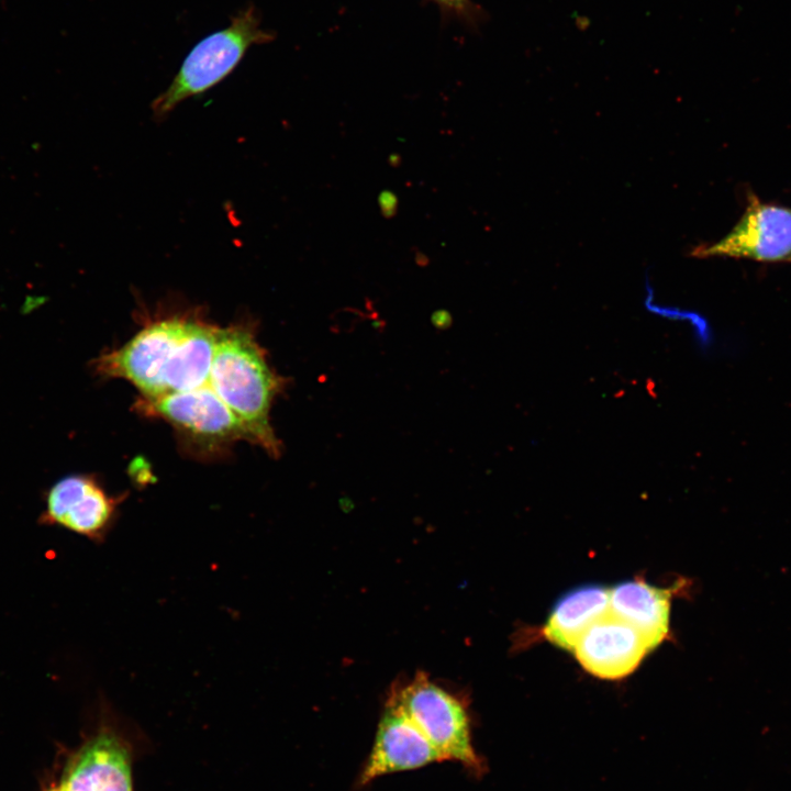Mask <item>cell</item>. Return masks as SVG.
I'll list each match as a JSON object with an SVG mask.
<instances>
[{
    "label": "cell",
    "mask_w": 791,
    "mask_h": 791,
    "mask_svg": "<svg viewBox=\"0 0 791 791\" xmlns=\"http://www.w3.org/2000/svg\"><path fill=\"white\" fill-rule=\"evenodd\" d=\"M218 328L196 316L159 319L101 354L94 369L130 381L145 400L192 391L209 380Z\"/></svg>",
    "instance_id": "cell-1"
},
{
    "label": "cell",
    "mask_w": 791,
    "mask_h": 791,
    "mask_svg": "<svg viewBox=\"0 0 791 791\" xmlns=\"http://www.w3.org/2000/svg\"><path fill=\"white\" fill-rule=\"evenodd\" d=\"M209 383L246 431L249 441L272 457L280 441L269 423L275 397L283 379L269 367L254 334L245 326L218 328Z\"/></svg>",
    "instance_id": "cell-2"
},
{
    "label": "cell",
    "mask_w": 791,
    "mask_h": 791,
    "mask_svg": "<svg viewBox=\"0 0 791 791\" xmlns=\"http://www.w3.org/2000/svg\"><path fill=\"white\" fill-rule=\"evenodd\" d=\"M260 24L258 10L249 3L231 16L224 29L199 41L169 86L152 102L154 116L166 118L182 101L213 88L237 67L253 45L270 42L272 33Z\"/></svg>",
    "instance_id": "cell-3"
},
{
    "label": "cell",
    "mask_w": 791,
    "mask_h": 791,
    "mask_svg": "<svg viewBox=\"0 0 791 791\" xmlns=\"http://www.w3.org/2000/svg\"><path fill=\"white\" fill-rule=\"evenodd\" d=\"M431 742L444 760L482 775L484 764L471 742L467 709L456 697L419 671L389 695Z\"/></svg>",
    "instance_id": "cell-4"
},
{
    "label": "cell",
    "mask_w": 791,
    "mask_h": 791,
    "mask_svg": "<svg viewBox=\"0 0 791 791\" xmlns=\"http://www.w3.org/2000/svg\"><path fill=\"white\" fill-rule=\"evenodd\" d=\"M123 500V494H109L96 475H67L44 491L37 522L101 544L113 528Z\"/></svg>",
    "instance_id": "cell-5"
},
{
    "label": "cell",
    "mask_w": 791,
    "mask_h": 791,
    "mask_svg": "<svg viewBox=\"0 0 791 791\" xmlns=\"http://www.w3.org/2000/svg\"><path fill=\"white\" fill-rule=\"evenodd\" d=\"M143 413L171 424L188 443L202 448H221L249 437L241 422L208 382L196 390L156 399H141Z\"/></svg>",
    "instance_id": "cell-6"
},
{
    "label": "cell",
    "mask_w": 791,
    "mask_h": 791,
    "mask_svg": "<svg viewBox=\"0 0 791 791\" xmlns=\"http://www.w3.org/2000/svg\"><path fill=\"white\" fill-rule=\"evenodd\" d=\"M691 255L765 263L791 260V208L762 202L749 193L746 209L736 225L717 242L695 247Z\"/></svg>",
    "instance_id": "cell-7"
},
{
    "label": "cell",
    "mask_w": 791,
    "mask_h": 791,
    "mask_svg": "<svg viewBox=\"0 0 791 791\" xmlns=\"http://www.w3.org/2000/svg\"><path fill=\"white\" fill-rule=\"evenodd\" d=\"M438 761H444L441 754L389 697L358 784L366 786L382 776Z\"/></svg>",
    "instance_id": "cell-8"
},
{
    "label": "cell",
    "mask_w": 791,
    "mask_h": 791,
    "mask_svg": "<svg viewBox=\"0 0 791 791\" xmlns=\"http://www.w3.org/2000/svg\"><path fill=\"white\" fill-rule=\"evenodd\" d=\"M571 651L589 673L615 680L631 675L651 650L637 630L610 611L584 631Z\"/></svg>",
    "instance_id": "cell-9"
},
{
    "label": "cell",
    "mask_w": 791,
    "mask_h": 791,
    "mask_svg": "<svg viewBox=\"0 0 791 791\" xmlns=\"http://www.w3.org/2000/svg\"><path fill=\"white\" fill-rule=\"evenodd\" d=\"M63 791H132L130 755L114 732L102 728L67 765Z\"/></svg>",
    "instance_id": "cell-10"
},
{
    "label": "cell",
    "mask_w": 791,
    "mask_h": 791,
    "mask_svg": "<svg viewBox=\"0 0 791 791\" xmlns=\"http://www.w3.org/2000/svg\"><path fill=\"white\" fill-rule=\"evenodd\" d=\"M671 597L668 588L643 579L625 580L610 588V611L637 630L654 650L669 633Z\"/></svg>",
    "instance_id": "cell-11"
},
{
    "label": "cell",
    "mask_w": 791,
    "mask_h": 791,
    "mask_svg": "<svg viewBox=\"0 0 791 791\" xmlns=\"http://www.w3.org/2000/svg\"><path fill=\"white\" fill-rule=\"evenodd\" d=\"M610 612V588L587 583L564 593L553 605L543 628L544 637L571 651L579 637Z\"/></svg>",
    "instance_id": "cell-12"
},
{
    "label": "cell",
    "mask_w": 791,
    "mask_h": 791,
    "mask_svg": "<svg viewBox=\"0 0 791 791\" xmlns=\"http://www.w3.org/2000/svg\"><path fill=\"white\" fill-rule=\"evenodd\" d=\"M378 205L383 218L391 219L398 211V197L391 190H382L378 196Z\"/></svg>",
    "instance_id": "cell-13"
},
{
    "label": "cell",
    "mask_w": 791,
    "mask_h": 791,
    "mask_svg": "<svg viewBox=\"0 0 791 791\" xmlns=\"http://www.w3.org/2000/svg\"><path fill=\"white\" fill-rule=\"evenodd\" d=\"M452 317L445 310H438L432 315V323L437 327H446L450 324Z\"/></svg>",
    "instance_id": "cell-14"
},
{
    "label": "cell",
    "mask_w": 791,
    "mask_h": 791,
    "mask_svg": "<svg viewBox=\"0 0 791 791\" xmlns=\"http://www.w3.org/2000/svg\"><path fill=\"white\" fill-rule=\"evenodd\" d=\"M388 163H389L391 166H393V167L399 166V164L401 163V157H400V155H398V154H391V155L389 156V158H388Z\"/></svg>",
    "instance_id": "cell-15"
},
{
    "label": "cell",
    "mask_w": 791,
    "mask_h": 791,
    "mask_svg": "<svg viewBox=\"0 0 791 791\" xmlns=\"http://www.w3.org/2000/svg\"><path fill=\"white\" fill-rule=\"evenodd\" d=\"M443 1H446V2H455V3H456V2H459V1H461V0H443Z\"/></svg>",
    "instance_id": "cell-16"
},
{
    "label": "cell",
    "mask_w": 791,
    "mask_h": 791,
    "mask_svg": "<svg viewBox=\"0 0 791 791\" xmlns=\"http://www.w3.org/2000/svg\"><path fill=\"white\" fill-rule=\"evenodd\" d=\"M49 791H63V790H62V788L59 787V788L52 789V790H49Z\"/></svg>",
    "instance_id": "cell-17"
}]
</instances>
